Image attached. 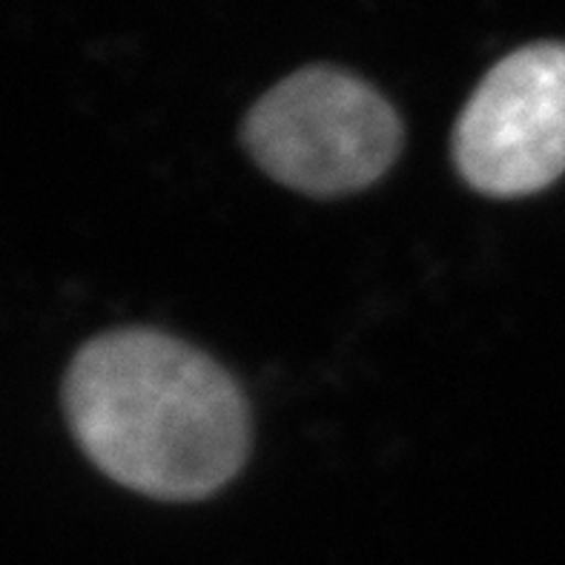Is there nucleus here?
I'll return each mask as SVG.
<instances>
[{
  "label": "nucleus",
  "mask_w": 565,
  "mask_h": 565,
  "mask_svg": "<svg viewBox=\"0 0 565 565\" xmlns=\"http://www.w3.org/2000/svg\"><path fill=\"white\" fill-rule=\"evenodd\" d=\"M64 411L109 480L156 500L215 494L250 451V411L233 376L161 330H113L81 348Z\"/></svg>",
  "instance_id": "nucleus-1"
},
{
  "label": "nucleus",
  "mask_w": 565,
  "mask_h": 565,
  "mask_svg": "<svg viewBox=\"0 0 565 565\" xmlns=\"http://www.w3.org/2000/svg\"><path fill=\"white\" fill-rule=\"evenodd\" d=\"M244 143L279 184L308 195H344L391 170L402 147V121L351 72L308 66L279 81L250 109Z\"/></svg>",
  "instance_id": "nucleus-2"
},
{
  "label": "nucleus",
  "mask_w": 565,
  "mask_h": 565,
  "mask_svg": "<svg viewBox=\"0 0 565 565\" xmlns=\"http://www.w3.org/2000/svg\"><path fill=\"white\" fill-rule=\"evenodd\" d=\"M454 161L486 195L516 199L565 172V43H531L488 72L454 129Z\"/></svg>",
  "instance_id": "nucleus-3"
}]
</instances>
